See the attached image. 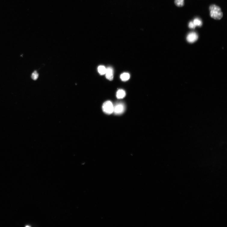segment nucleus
<instances>
[{
    "label": "nucleus",
    "mask_w": 227,
    "mask_h": 227,
    "mask_svg": "<svg viewBox=\"0 0 227 227\" xmlns=\"http://www.w3.org/2000/svg\"><path fill=\"white\" fill-rule=\"evenodd\" d=\"M193 22L195 25L196 26H197L201 27V26L202 25V21L198 18H196L195 19Z\"/></svg>",
    "instance_id": "9"
},
{
    "label": "nucleus",
    "mask_w": 227,
    "mask_h": 227,
    "mask_svg": "<svg viewBox=\"0 0 227 227\" xmlns=\"http://www.w3.org/2000/svg\"><path fill=\"white\" fill-rule=\"evenodd\" d=\"M209 10L210 16L212 18L219 20L222 18L223 13L221 8L218 6L215 5H211L210 6Z\"/></svg>",
    "instance_id": "1"
},
{
    "label": "nucleus",
    "mask_w": 227,
    "mask_h": 227,
    "mask_svg": "<svg viewBox=\"0 0 227 227\" xmlns=\"http://www.w3.org/2000/svg\"><path fill=\"white\" fill-rule=\"evenodd\" d=\"M103 111L105 113L110 114L113 112L114 106L112 103L108 101L103 103L102 106Z\"/></svg>",
    "instance_id": "2"
},
{
    "label": "nucleus",
    "mask_w": 227,
    "mask_h": 227,
    "mask_svg": "<svg viewBox=\"0 0 227 227\" xmlns=\"http://www.w3.org/2000/svg\"><path fill=\"white\" fill-rule=\"evenodd\" d=\"M175 4L179 7H183L184 5V0H175Z\"/></svg>",
    "instance_id": "10"
},
{
    "label": "nucleus",
    "mask_w": 227,
    "mask_h": 227,
    "mask_svg": "<svg viewBox=\"0 0 227 227\" xmlns=\"http://www.w3.org/2000/svg\"><path fill=\"white\" fill-rule=\"evenodd\" d=\"M98 72L101 75H103L106 74V68L105 66H100L98 68Z\"/></svg>",
    "instance_id": "8"
},
{
    "label": "nucleus",
    "mask_w": 227,
    "mask_h": 227,
    "mask_svg": "<svg viewBox=\"0 0 227 227\" xmlns=\"http://www.w3.org/2000/svg\"><path fill=\"white\" fill-rule=\"evenodd\" d=\"M198 35L195 32H192L187 35L186 39L188 42L193 43L198 40Z\"/></svg>",
    "instance_id": "4"
},
{
    "label": "nucleus",
    "mask_w": 227,
    "mask_h": 227,
    "mask_svg": "<svg viewBox=\"0 0 227 227\" xmlns=\"http://www.w3.org/2000/svg\"><path fill=\"white\" fill-rule=\"evenodd\" d=\"M38 74L36 71H34L31 75L32 78L34 80H36L38 78Z\"/></svg>",
    "instance_id": "11"
},
{
    "label": "nucleus",
    "mask_w": 227,
    "mask_h": 227,
    "mask_svg": "<svg viewBox=\"0 0 227 227\" xmlns=\"http://www.w3.org/2000/svg\"><path fill=\"white\" fill-rule=\"evenodd\" d=\"M130 77L129 73H124L122 74L120 76V78L122 81H126L128 80Z\"/></svg>",
    "instance_id": "7"
},
{
    "label": "nucleus",
    "mask_w": 227,
    "mask_h": 227,
    "mask_svg": "<svg viewBox=\"0 0 227 227\" xmlns=\"http://www.w3.org/2000/svg\"><path fill=\"white\" fill-rule=\"evenodd\" d=\"M126 95V93L124 90L119 89L116 93V97L118 99H121L124 98Z\"/></svg>",
    "instance_id": "6"
},
{
    "label": "nucleus",
    "mask_w": 227,
    "mask_h": 227,
    "mask_svg": "<svg viewBox=\"0 0 227 227\" xmlns=\"http://www.w3.org/2000/svg\"><path fill=\"white\" fill-rule=\"evenodd\" d=\"M106 78L109 80L112 81L113 79V70L111 67L106 68Z\"/></svg>",
    "instance_id": "5"
},
{
    "label": "nucleus",
    "mask_w": 227,
    "mask_h": 227,
    "mask_svg": "<svg viewBox=\"0 0 227 227\" xmlns=\"http://www.w3.org/2000/svg\"><path fill=\"white\" fill-rule=\"evenodd\" d=\"M196 26L195 25L193 22H191L189 24V27L191 29H194L196 28Z\"/></svg>",
    "instance_id": "12"
},
{
    "label": "nucleus",
    "mask_w": 227,
    "mask_h": 227,
    "mask_svg": "<svg viewBox=\"0 0 227 227\" xmlns=\"http://www.w3.org/2000/svg\"><path fill=\"white\" fill-rule=\"evenodd\" d=\"M125 106L124 103H119L114 106L113 112L116 115L121 114L125 111Z\"/></svg>",
    "instance_id": "3"
}]
</instances>
